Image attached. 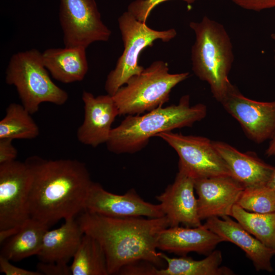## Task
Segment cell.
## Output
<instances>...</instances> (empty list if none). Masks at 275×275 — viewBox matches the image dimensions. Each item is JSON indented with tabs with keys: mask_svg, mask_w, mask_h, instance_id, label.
<instances>
[{
	"mask_svg": "<svg viewBox=\"0 0 275 275\" xmlns=\"http://www.w3.org/2000/svg\"><path fill=\"white\" fill-rule=\"evenodd\" d=\"M25 162L32 175L29 195L31 217L50 227L61 219L75 218L84 211L93 181L84 162L38 156Z\"/></svg>",
	"mask_w": 275,
	"mask_h": 275,
	"instance_id": "cell-1",
	"label": "cell"
},
{
	"mask_svg": "<svg viewBox=\"0 0 275 275\" xmlns=\"http://www.w3.org/2000/svg\"><path fill=\"white\" fill-rule=\"evenodd\" d=\"M77 221L83 232L102 248L108 275L118 274L124 266L139 260L161 268L164 260L157 251V244L161 231L170 226L166 216L114 218L84 211Z\"/></svg>",
	"mask_w": 275,
	"mask_h": 275,
	"instance_id": "cell-2",
	"label": "cell"
},
{
	"mask_svg": "<svg viewBox=\"0 0 275 275\" xmlns=\"http://www.w3.org/2000/svg\"><path fill=\"white\" fill-rule=\"evenodd\" d=\"M207 113L202 103L190 105L188 95L182 96L177 104L160 106L142 115H127L112 128L106 143L115 154L134 153L144 148L150 138L160 133L191 126L203 120Z\"/></svg>",
	"mask_w": 275,
	"mask_h": 275,
	"instance_id": "cell-3",
	"label": "cell"
},
{
	"mask_svg": "<svg viewBox=\"0 0 275 275\" xmlns=\"http://www.w3.org/2000/svg\"><path fill=\"white\" fill-rule=\"evenodd\" d=\"M189 27L196 36L191 51L193 71L208 84L213 97L221 102L232 85L229 79L234 61L230 36L223 25L206 16L190 22Z\"/></svg>",
	"mask_w": 275,
	"mask_h": 275,
	"instance_id": "cell-4",
	"label": "cell"
},
{
	"mask_svg": "<svg viewBox=\"0 0 275 275\" xmlns=\"http://www.w3.org/2000/svg\"><path fill=\"white\" fill-rule=\"evenodd\" d=\"M5 80L16 88L21 104L31 115L38 111L42 103L62 105L68 99L67 92L51 79L42 53L36 49L12 56L6 68Z\"/></svg>",
	"mask_w": 275,
	"mask_h": 275,
	"instance_id": "cell-5",
	"label": "cell"
},
{
	"mask_svg": "<svg viewBox=\"0 0 275 275\" xmlns=\"http://www.w3.org/2000/svg\"><path fill=\"white\" fill-rule=\"evenodd\" d=\"M169 70L167 63L157 61L131 77L112 96L119 115L143 114L167 102L173 88L189 76L188 72Z\"/></svg>",
	"mask_w": 275,
	"mask_h": 275,
	"instance_id": "cell-6",
	"label": "cell"
},
{
	"mask_svg": "<svg viewBox=\"0 0 275 275\" xmlns=\"http://www.w3.org/2000/svg\"><path fill=\"white\" fill-rule=\"evenodd\" d=\"M118 23L124 49L105 82V90L111 96L131 77L144 70L145 68L139 64V58L145 48L152 46L156 40L167 42L177 35L174 29L164 31L152 29L127 11L119 17Z\"/></svg>",
	"mask_w": 275,
	"mask_h": 275,
	"instance_id": "cell-7",
	"label": "cell"
},
{
	"mask_svg": "<svg viewBox=\"0 0 275 275\" xmlns=\"http://www.w3.org/2000/svg\"><path fill=\"white\" fill-rule=\"evenodd\" d=\"M32 172L25 161L0 164V242L15 234L30 217Z\"/></svg>",
	"mask_w": 275,
	"mask_h": 275,
	"instance_id": "cell-8",
	"label": "cell"
},
{
	"mask_svg": "<svg viewBox=\"0 0 275 275\" xmlns=\"http://www.w3.org/2000/svg\"><path fill=\"white\" fill-rule=\"evenodd\" d=\"M156 136L170 146L179 156L178 170L197 179L231 176L225 161L207 138L186 135L172 131L163 132Z\"/></svg>",
	"mask_w": 275,
	"mask_h": 275,
	"instance_id": "cell-9",
	"label": "cell"
},
{
	"mask_svg": "<svg viewBox=\"0 0 275 275\" xmlns=\"http://www.w3.org/2000/svg\"><path fill=\"white\" fill-rule=\"evenodd\" d=\"M59 20L65 47L107 41L111 30L103 22L95 0H60Z\"/></svg>",
	"mask_w": 275,
	"mask_h": 275,
	"instance_id": "cell-10",
	"label": "cell"
},
{
	"mask_svg": "<svg viewBox=\"0 0 275 275\" xmlns=\"http://www.w3.org/2000/svg\"><path fill=\"white\" fill-rule=\"evenodd\" d=\"M220 103L253 142L261 144L274 136L275 100L259 101L250 99L232 85Z\"/></svg>",
	"mask_w": 275,
	"mask_h": 275,
	"instance_id": "cell-11",
	"label": "cell"
},
{
	"mask_svg": "<svg viewBox=\"0 0 275 275\" xmlns=\"http://www.w3.org/2000/svg\"><path fill=\"white\" fill-rule=\"evenodd\" d=\"M84 211L114 218L165 216L159 204L145 201L133 188L123 195H117L106 190L100 184L94 182L88 191Z\"/></svg>",
	"mask_w": 275,
	"mask_h": 275,
	"instance_id": "cell-12",
	"label": "cell"
},
{
	"mask_svg": "<svg viewBox=\"0 0 275 275\" xmlns=\"http://www.w3.org/2000/svg\"><path fill=\"white\" fill-rule=\"evenodd\" d=\"M244 187L231 176L195 180L198 211L201 221L212 217L231 216L233 206Z\"/></svg>",
	"mask_w": 275,
	"mask_h": 275,
	"instance_id": "cell-13",
	"label": "cell"
},
{
	"mask_svg": "<svg viewBox=\"0 0 275 275\" xmlns=\"http://www.w3.org/2000/svg\"><path fill=\"white\" fill-rule=\"evenodd\" d=\"M195 191V179L179 171L173 183L156 197L169 221V227L182 224L185 227H197L202 225Z\"/></svg>",
	"mask_w": 275,
	"mask_h": 275,
	"instance_id": "cell-14",
	"label": "cell"
},
{
	"mask_svg": "<svg viewBox=\"0 0 275 275\" xmlns=\"http://www.w3.org/2000/svg\"><path fill=\"white\" fill-rule=\"evenodd\" d=\"M82 100L84 119L77 131V140L81 144L92 147L106 143L112 129V124L119 115L113 96L107 94L95 97L84 91Z\"/></svg>",
	"mask_w": 275,
	"mask_h": 275,
	"instance_id": "cell-15",
	"label": "cell"
},
{
	"mask_svg": "<svg viewBox=\"0 0 275 275\" xmlns=\"http://www.w3.org/2000/svg\"><path fill=\"white\" fill-rule=\"evenodd\" d=\"M203 225L217 234L223 241L234 243L241 249L250 259L257 271L272 272L271 259L274 250L268 248L248 232L229 216L220 218L212 217L206 219Z\"/></svg>",
	"mask_w": 275,
	"mask_h": 275,
	"instance_id": "cell-16",
	"label": "cell"
},
{
	"mask_svg": "<svg viewBox=\"0 0 275 275\" xmlns=\"http://www.w3.org/2000/svg\"><path fill=\"white\" fill-rule=\"evenodd\" d=\"M231 176L244 188L266 185L274 167L266 163L253 152H242L224 142L212 141Z\"/></svg>",
	"mask_w": 275,
	"mask_h": 275,
	"instance_id": "cell-17",
	"label": "cell"
},
{
	"mask_svg": "<svg viewBox=\"0 0 275 275\" xmlns=\"http://www.w3.org/2000/svg\"><path fill=\"white\" fill-rule=\"evenodd\" d=\"M223 240L203 224L197 227H169L160 233L157 249L181 256L190 252L208 255Z\"/></svg>",
	"mask_w": 275,
	"mask_h": 275,
	"instance_id": "cell-18",
	"label": "cell"
},
{
	"mask_svg": "<svg viewBox=\"0 0 275 275\" xmlns=\"http://www.w3.org/2000/svg\"><path fill=\"white\" fill-rule=\"evenodd\" d=\"M84 234L75 218L65 220L60 227L46 231L37 256L42 262L68 264L74 256Z\"/></svg>",
	"mask_w": 275,
	"mask_h": 275,
	"instance_id": "cell-19",
	"label": "cell"
},
{
	"mask_svg": "<svg viewBox=\"0 0 275 275\" xmlns=\"http://www.w3.org/2000/svg\"><path fill=\"white\" fill-rule=\"evenodd\" d=\"M84 47L51 48L42 53L44 65L53 78L65 84L81 81L89 66Z\"/></svg>",
	"mask_w": 275,
	"mask_h": 275,
	"instance_id": "cell-20",
	"label": "cell"
},
{
	"mask_svg": "<svg viewBox=\"0 0 275 275\" xmlns=\"http://www.w3.org/2000/svg\"><path fill=\"white\" fill-rule=\"evenodd\" d=\"M49 226L30 217L12 236L7 239L1 250L0 256L10 261H19L37 255L44 235ZM3 242V243H4Z\"/></svg>",
	"mask_w": 275,
	"mask_h": 275,
	"instance_id": "cell-21",
	"label": "cell"
},
{
	"mask_svg": "<svg viewBox=\"0 0 275 275\" xmlns=\"http://www.w3.org/2000/svg\"><path fill=\"white\" fill-rule=\"evenodd\" d=\"M167 263L164 268H158L157 275H231L234 272L228 267L221 266L223 257L219 250H213L202 260H194L186 256L170 258L160 253Z\"/></svg>",
	"mask_w": 275,
	"mask_h": 275,
	"instance_id": "cell-22",
	"label": "cell"
},
{
	"mask_svg": "<svg viewBox=\"0 0 275 275\" xmlns=\"http://www.w3.org/2000/svg\"><path fill=\"white\" fill-rule=\"evenodd\" d=\"M70 266L72 275H108L104 252L93 237L85 234Z\"/></svg>",
	"mask_w": 275,
	"mask_h": 275,
	"instance_id": "cell-23",
	"label": "cell"
},
{
	"mask_svg": "<svg viewBox=\"0 0 275 275\" xmlns=\"http://www.w3.org/2000/svg\"><path fill=\"white\" fill-rule=\"evenodd\" d=\"M40 133L31 114L20 104L12 103L0 121V139L31 140Z\"/></svg>",
	"mask_w": 275,
	"mask_h": 275,
	"instance_id": "cell-24",
	"label": "cell"
},
{
	"mask_svg": "<svg viewBox=\"0 0 275 275\" xmlns=\"http://www.w3.org/2000/svg\"><path fill=\"white\" fill-rule=\"evenodd\" d=\"M231 216L264 245L275 250V212H252L235 204Z\"/></svg>",
	"mask_w": 275,
	"mask_h": 275,
	"instance_id": "cell-25",
	"label": "cell"
},
{
	"mask_svg": "<svg viewBox=\"0 0 275 275\" xmlns=\"http://www.w3.org/2000/svg\"><path fill=\"white\" fill-rule=\"evenodd\" d=\"M236 204L250 212H274L275 191L267 185L245 188Z\"/></svg>",
	"mask_w": 275,
	"mask_h": 275,
	"instance_id": "cell-26",
	"label": "cell"
},
{
	"mask_svg": "<svg viewBox=\"0 0 275 275\" xmlns=\"http://www.w3.org/2000/svg\"><path fill=\"white\" fill-rule=\"evenodd\" d=\"M170 0H135L129 4L127 11L138 20L146 22L152 10L159 4ZM191 4L196 0H181Z\"/></svg>",
	"mask_w": 275,
	"mask_h": 275,
	"instance_id": "cell-27",
	"label": "cell"
},
{
	"mask_svg": "<svg viewBox=\"0 0 275 275\" xmlns=\"http://www.w3.org/2000/svg\"><path fill=\"white\" fill-rule=\"evenodd\" d=\"M158 268L145 260H139L123 267L118 273L125 275H157Z\"/></svg>",
	"mask_w": 275,
	"mask_h": 275,
	"instance_id": "cell-28",
	"label": "cell"
},
{
	"mask_svg": "<svg viewBox=\"0 0 275 275\" xmlns=\"http://www.w3.org/2000/svg\"><path fill=\"white\" fill-rule=\"evenodd\" d=\"M37 271L42 275H71L70 266L67 263L41 261L37 265Z\"/></svg>",
	"mask_w": 275,
	"mask_h": 275,
	"instance_id": "cell-29",
	"label": "cell"
},
{
	"mask_svg": "<svg viewBox=\"0 0 275 275\" xmlns=\"http://www.w3.org/2000/svg\"><path fill=\"white\" fill-rule=\"evenodd\" d=\"M240 7L259 11L275 7V0H231Z\"/></svg>",
	"mask_w": 275,
	"mask_h": 275,
	"instance_id": "cell-30",
	"label": "cell"
},
{
	"mask_svg": "<svg viewBox=\"0 0 275 275\" xmlns=\"http://www.w3.org/2000/svg\"><path fill=\"white\" fill-rule=\"evenodd\" d=\"M12 141L10 139H0V164L16 160L17 151Z\"/></svg>",
	"mask_w": 275,
	"mask_h": 275,
	"instance_id": "cell-31",
	"label": "cell"
},
{
	"mask_svg": "<svg viewBox=\"0 0 275 275\" xmlns=\"http://www.w3.org/2000/svg\"><path fill=\"white\" fill-rule=\"evenodd\" d=\"M0 271L6 275H42L37 270L34 271L16 267L2 256H0Z\"/></svg>",
	"mask_w": 275,
	"mask_h": 275,
	"instance_id": "cell-32",
	"label": "cell"
},
{
	"mask_svg": "<svg viewBox=\"0 0 275 275\" xmlns=\"http://www.w3.org/2000/svg\"><path fill=\"white\" fill-rule=\"evenodd\" d=\"M265 154L268 157L275 155V135L273 138L269 141V145L265 151Z\"/></svg>",
	"mask_w": 275,
	"mask_h": 275,
	"instance_id": "cell-33",
	"label": "cell"
},
{
	"mask_svg": "<svg viewBox=\"0 0 275 275\" xmlns=\"http://www.w3.org/2000/svg\"><path fill=\"white\" fill-rule=\"evenodd\" d=\"M267 185L275 191V167H274V170Z\"/></svg>",
	"mask_w": 275,
	"mask_h": 275,
	"instance_id": "cell-34",
	"label": "cell"
},
{
	"mask_svg": "<svg viewBox=\"0 0 275 275\" xmlns=\"http://www.w3.org/2000/svg\"><path fill=\"white\" fill-rule=\"evenodd\" d=\"M274 62H275V50H274Z\"/></svg>",
	"mask_w": 275,
	"mask_h": 275,
	"instance_id": "cell-35",
	"label": "cell"
},
{
	"mask_svg": "<svg viewBox=\"0 0 275 275\" xmlns=\"http://www.w3.org/2000/svg\"><path fill=\"white\" fill-rule=\"evenodd\" d=\"M274 252H275V250H274Z\"/></svg>",
	"mask_w": 275,
	"mask_h": 275,
	"instance_id": "cell-36",
	"label": "cell"
}]
</instances>
